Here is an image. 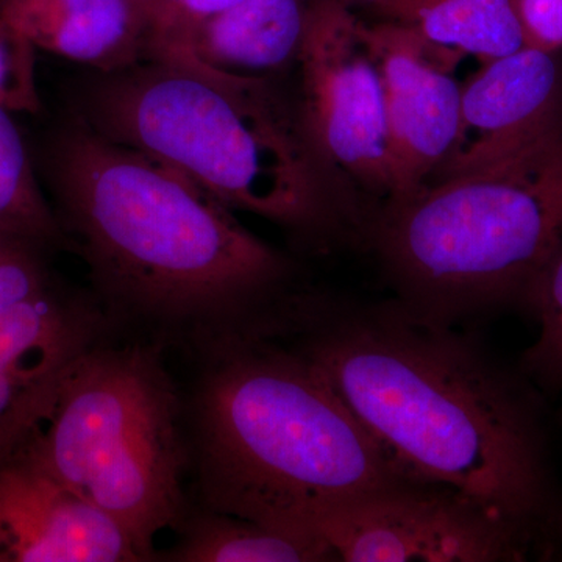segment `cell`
Wrapping results in <instances>:
<instances>
[{"mask_svg": "<svg viewBox=\"0 0 562 562\" xmlns=\"http://www.w3.org/2000/svg\"><path fill=\"white\" fill-rule=\"evenodd\" d=\"M454 327L397 299L297 284L258 328L312 362L406 479L457 491L525 536L546 501L535 416L512 376Z\"/></svg>", "mask_w": 562, "mask_h": 562, "instance_id": "1", "label": "cell"}, {"mask_svg": "<svg viewBox=\"0 0 562 562\" xmlns=\"http://www.w3.org/2000/svg\"><path fill=\"white\" fill-rule=\"evenodd\" d=\"M41 171L117 338L190 357L254 327L299 284L291 258L220 199L81 117L52 136Z\"/></svg>", "mask_w": 562, "mask_h": 562, "instance_id": "2", "label": "cell"}, {"mask_svg": "<svg viewBox=\"0 0 562 562\" xmlns=\"http://www.w3.org/2000/svg\"><path fill=\"white\" fill-rule=\"evenodd\" d=\"M187 358L194 505L310 536L322 509L414 482L312 362L271 333L235 331Z\"/></svg>", "mask_w": 562, "mask_h": 562, "instance_id": "3", "label": "cell"}, {"mask_svg": "<svg viewBox=\"0 0 562 562\" xmlns=\"http://www.w3.org/2000/svg\"><path fill=\"white\" fill-rule=\"evenodd\" d=\"M103 74L85 92L81 120L106 138L166 162L228 209L265 217L303 246L366 239L368 222L325 179L297 113L271 80L160 55Z\"/></svg>", "mask_w": 562, "mask_h": 562, "instance_id": "4", "label": "cell"}, {"mask_svg": "<svg viewBox=\"0 0 562 562\" xmlns=\"http://www.w3.org/2000/svg\"><path fill=\"white\" fill-rule=\"evenodd\" d=\"M397 301L458 325L527 295L562 244V120L498 160L386 203L369 227Z\"/></svg>", "mask_w": 562, "mask_h": 562, "instance_id": "5", "label": "cell"}, {"mask_svg": "<svg viewBox=\"0 0 562 562\" xmlns=\"http://www.w3.org/2000/svg\"><path fill=\"white\" fill-rule=\"evenodd\" d=\"M166 353L117 336L95 344L20 450L116 520L147 562L191 508L184 392Z\"/></svg>", "mask_w": 562, "mask_h": 562, "instance_id": "6", "label": "cell"}, {"mask_svg": "<svg viewBox=\"0 0 562 562\" xmlns=\"http://www.w3.org/2000/svg\"><path fill=\"white\" fill-rule=\"evenodd\" d=\"M361 24L342 0H308L295 113L325 179L371 224L364 198L382 209L392 176L382 79Z\"/></svg>", "mask_w": 562, "mask_h": 562, "instance_id": "7", "label": "cell"}, {"mask_svg": "<svg viewBox=\"0 0 562 562\" xmlns=\"http://www.w3.org/2000/svg\"><path fill=\"white\" fill-rule=\"evenodd\" d=\"M305 532L346 562L512 561L525 538L457 491L420 482L328 506Z\"/></svg>", "mask_w": 562, "mask_h": 562, "instance_id": "8", "label": "cell"}, {"mask_svg": "<svg viewBox=\"0 0 562 562\" xmlns=\"http://www.w3.org/2000/svg\"><path fill=\"white\" fill-rule=\"evenodd\" d=\"M361 32L386 103L392 176L386 203L402 202L428 183L452 150L461 114V87L452 69L462 54L436 46L395 22H362Z\"/></svg>", "mask_w": 562, "mask_h": 562, "instance_id": "9", "label": "cell"}, {"mask_svg": "<svg viewBox=\"0 0 562 562\" xmlns=\"http://www.w3.org/2000/svg\"><path fill=\"white\" fill-rule=\"evenodd\" d=\"M560 120L562 66L558 52L524 46L484 63L461 87L457 139L427 184L483 168L538 138Z\"/></svg>", "mask_w": 562, "mask_h": 562, "instance_id": "10", "label": "cell"}, {"mask_svg": "<svg viewBox=\"0 0 562 562\" xmlns=\"http://www.w3.org/2000/svg\"><path fill=\"white\" fill-rule=\"evenodd\" d=\"M0 562H147L109 514L18 452L0 464Z\"/></svg>", "mask_w": 562, "mask_h": 562, "instance_id": "11", "label": "cell"}, {"mask_svg": "<svg viewBox=\"0 0 562 562\" xmlns=\"http://www.w3.org/2000/svg\"><path fill=\"white\" fill-rule=\"evenodd\" d=\"M308 0H241L188 31L147 47L160 55L222 74L268 79L297 60Z\"/></svg>", "mask_w": 562, "mask_h": 562, "instance_id": "12", "label": "cell"}, {"mask_svg": "<svg viewBox=\"0 0 562 562\" xmlns=\"http://www.w3.org/2000/svg\"><path fill=\"white\" fill-rule=\"evenodd\" d=\"M0 21L35 49L103 72L146 52V21L131 0H0Z\"/></svg>", "mask_w": 562, "mask_h": 562, "instance_id": "13", "label": "cell"}, {"mask_svg": "<svg viewBox=\"0 0 562 562\" xmlns=\"http://www.w3.org/2000/svg\"><path fill=\"white\" fill-rule=\"evenodd\" d=\"M371 10L380 21L484 63L527 46L514 0H379Z\"/></svg>", "mask_w": 562, "mask_h": 562, "instance_id": "14", "label": "cell"}, {"mask_svg": "<svg viewBox=\"0 0 562 562\" xmlns=\"http://www.w3.org/2000/svg\"><path fill=\"white\" fill-rule=\"evenodd\" d=\"M177 541L157 561L322 562L338 561L319 539L211 512L191 503Z\"/></svg>", "mask_w": 562, "mask_h": 562, "instance_id": "15", "label": "cell"}, {"mask_svg": "<svg viewBox=\"0 0 562 562\" xmlns=\"http://www.w3.org/2000/svg\"><path fill=\"white\" fill-rule=\"evenodd\" d=\"M13 114L0 106V231L47 249H69Z\"/></svg>", "mask_w": 562, "mask_h": 562, "instance_id": "16", "label": "cell"}, {"mask_svg": "<svg viewBox=\"0 0 562 562\" xmlns=\"http://www.w3.org/2000/svg\"><path fill=\"white\" fill-rule=\"evenodd\" d=\"M65 379L0 366V464L20 452L47 419Z\"/></svg>", "mask_w": 562, "mask_h": 562, "instance_id": "17", "label": "cell"}, {"mask_svg": "<svg viewBox=\"0 0 562 562\" xmlns=\"http://www.w3.org/2000/svg\"><path fill=\"white\" fill-rule=\"evenodd\" d=\"M525 301L541 330L525 362L550 382H562V244L531 281Z\"/></svg>", "mask_w": 562, "mask_h": 562, "instance_id": "18", "label": "cell"}, {"mask_svg": "<svg viewBox=\"0 0 562 562\" xmlns=\"http://www.w3.org/2000/svg\"><path fill=\"white\" fill-rule=\"evenodd\" d=\"M35 47L0 21V106L13 113H38Z\"/></svg>", "mask_w": 562, "mask_h": 562, "instance_id": "19", "label": "cell"}, {"mask_svg": "<svg viewBox=\"0 0 562 562\" xmlns=\"http://www.w3.org/2000/svg\"><path fill=\"white\" fill-rule=\"evenodd\" d=\"M241 0H151L147 14V47L188 31Z\"/></svg>", "mask_w": 562, "mask_h": 562, "instance_id": "20", "label": "cell"}, {"mask_svg": "<svg viewBox=\"0 0 562 562\" xmlns=\"http://www.w3.org/2000/svg\"><path fill=\"white\" fill-rule=\"evenodd\" d=\"M47 251L35 247L0 265V308L24 301L57 280L47 262Z\"/></svg>", "mask_w": 562, "mask_h": 562, "instance_id": "21", "label": "cell"}, {"mask_svg": "<svg viewBox=\"0 0 562 562\" xmlns=\"http://www.w3.org/2000/svg\"><path fill=\"white\" fill-rule=\"evenodd\" d=\"M525 44L547 52L562 49V0H514Z\"/></svg>", "mask_w": 562, "mask_h": 562, "instance_id": "22", "label": "cell"}, {"mask_svg": "<svg viewBox=\"0 0 562 562\" xmlns=\"http://www.w3.org/2000/svg\"><path fill=\"white\" fill-rule=\"evenodd\" d=\"M35 247H44L31 239L22 238L14 233L0 231V265L24 254V251L35 249ZM47 249V247H46Z\"/></svg>", "mask_w": 562, "mask_h": 562, "instance_id": "23", "label": "cell"}, {"mask_svg": "<svg viewBox=\"0 0 562 562\" xmlns=\"http://www.w3.org/2000/svg\"><path fill=\"white\" fill-rule=\"evenodd\" d=\"M131 3L133 7H135L136 10L139 11L140 16H143L144 21H146L147 27V14H149L151 0H131Z\"/></svg>", "mask_w": 562, "mask_h": 562, "instance_id": "24", "label": "cell"}, {"mask_svg": "<svg viewBox=\"0 0 562 562\" xmlns=\"http://www.w3.org/2000/svg\"><path fill=\"white\" fill-rule=\"evenodd\" d=\"M342 2L349 5L351 10H353L355 7H366V9L371 10L379 0H342Z\"/></svg>", "mask_w": 562, "mask_h": 562, "instance_id": "25", "label": "cell"}]
</instances>
